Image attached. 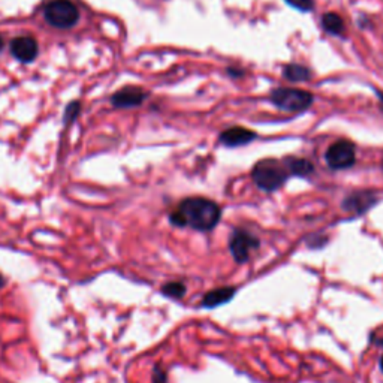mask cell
<instances>
[{
	"label": "cell",
	"mask_w": 383,
	"mask_h": 383,
	"mask_svg": "<svg viewBox=\"0 0 383 383\" xmlns=\"http://www.w3.org/2000/svg\"><path fill=\"white\" fill-rule=\"evenodd\" d=\"M220 216V207L214 201L205 198H187L181 201L177 210L171 213L169 220L174 226H189L201 230V233H207L219 224Z\"/></svg>",
	"instance_id": "cell-1"
},
{
	"label": "cell",
	"mask_w": 383,
	"mask_h": 383,
	"mask_svg": "<svg viewBox=\"0 0 383 383\" xmlns=\"http://www.w3.org/2000/svg\"><path fill=\"white\" fill-rule=\"evenodd\" d=\"M251 178H253L255 185L265 190V192H274L280 189L286 183L289 178V171L285 164H280L274 159H267L258 162L251 171Z\"/></svg>",
	"instance_id": "cell-2"
},
{
	"label": "cell",
	"mask_w": 383,
	"mask_h": 383,
	"mask_svg": "<svg viewBox=\"0 0 383 383\" xmlns=\"http://www.w3.org/2000/svg\"><path fill=\"white\" fill-rule=\"evenodd\" d=\"M44 17L56 29H72L79 19V9L72 0H52L44 8Z\"/></svg>",
	"instance_id": "cell-3"
},
{
	"label": "cell",
	"mask_w": 383,
	"mask_h": 383,
	"mask_svg": "<svg viewBox=\"0 0 383 383\" xmlns=\"http://www.w3.org/2000/svg\"><path fill=\"white\" fill-rule=\"evenodd\" d=\"M269 97L279 109L288 111V113H302L313 104V95L299 88H274Z\"/></svg>",
	"instance_id": "cell-4"
},
{
	"label": "cell",
	"mask_w": 383,
	"mask_h": 383,
	"mask_svg": "<svg viewBox=\"0 0 383 383\" xmlns=\"http://www.w3.org/2000/svg\"><path fill=\"white\" fill-rule=\"evenodd\" d=\"M325 159L328 166L332 169H347L354 166L357 160L355 146L350 141L340 139L328 148Z\"/></svg>",
	"instance_id": "cell-5"
},
{
	"label": "cell",
	"mask_w": 383,
	"mask_h": 383,
	"mask_svg": "<svg viewBox=\"0 0 383 383\" xmlns=\"http://www.w3.org/2000/svg\"><path fill=\"white\" fill-rule=\"evenodd\" d=\"M258 247L259 240L243 229H235L229 238V250L238 264H244V262H247L251 251L256 250Z\"/></svg>",
	"instance_id": "cell-6"
},
{
	"label": "cell",
	"mask_w": 383,
	"mask_h": 383,
	"mask_svg": "<svg viewBox=\"0 0 383 383\" xmlns=\"http://www.w3.org/2000/svg\"><path fill=\"white\" fill-rule=\"evenodd\" d=\"M11 54L22 63H32L38 57L39 45L32 36H18L11 42Z\"/></svg>",
	"instance_id": "cell-7"
},
{
	"label": "cell",
	"mask_w": 383,
	"mask_h": 383,
	"mask_svg": "<svg viewBox=\"0 0 383 383\" xmlns=\"http://www.w3.org/2000/svg\"><path fill=\"white\" fill-rule=\"evenodd\" d=\"M147 97V93L141 87L127 86L120 88L111 96V104L116 108H135L144 102Z\"/></svg>",
	"instance_id": "cell-8"
},
{
	"label": "cell",
	"mask_w": 383,
	"mask_h": 383,
	"mask_svg": "<svg viewBox=\"0 0 383 383\" xmlns=\"http://www.w3.org/2000/svg\"><path fill=\"white\" fill-rule=\"evenodd\" d=\"M256 134L244 127H230L220 135V143L226 147H241L251 143Z\"/></svg>",
	"instance_id": "cell-9"
},
{
	"label": "cell",
	"mask_w": 383,
	"mask_h": 383,
	"mask_svg": "<svg viewBox=\"0 0 383 383\" xmlns=\"http://www.w3.org/2000/svg\"><path fill=\"white\" fill-rule=\"evenodd\" d=\"M377 198L371 194V192H355V194L349 195L343 207L347 211H354V213H364L370 207L376 204Z\"/></svg>",
	"instance_id": "cell-10"
},
{
	"label": "cell",
	"mask_w": 383,
	"mask_h": 383,
	"mask_svg": "<svg viewBox=\"0 0 383 383\" xmlns=\"http://www.w3.org/2000/svg\"><path fill=\"white\" fill-rule=\"evenodd\" d=\"M237 294V288L233 286H225V288H217L207 292L203 298V306L204 308H216L219 306H224L226 302L233 299Z\"/></svg>",
	"instance_id": "cell-11"
},
{
	"label": "cell",
	"mask_w": 383,
	"mask_h": 383,
	"mask_svg": "<svg viewBox=\"0 0 383 383\" xmlns=\"http://www.w3.org/2000/svg\"><path fill=\"white\" fill-rule=\"evenodd\" d=\"M288 171H289V175H297V177H310L311 174H313V165H311L308 160L306 159H288L285 162Z\"/></svg>",
	"instance_id": "cell-12"
},
{
	"label": "cell",
	"mask_w": 383,
	"mask_h": 383,
	"mask_svg": "<svg viewBox=\"0 0 383 383\" xmlns=\"http://www.w3.org/2000/svg\"><path fill=\"white\" fill-rule=\"evenodd\" d=\"M322 26H324L327 33L336 35V36L343 35L346 30L345 22H343V18L336 13L324 14V17H322Z\"/></svg>",
	"instance_id": "cell-13"
},
{
	"label": "cell",
	"mask_w": 383,
	"mask_h": 383,
	"mask_svg": "<svg viewBox=\"0 0 383 383\" xmlns=\"http://www.w3.org/2000/svg\"><path fill=\"white\" fill-rule=\"evenodd\" d=\"M283 75L289 79V81H307L311 78V72L301 65H288L283 69Z\"/></svg>",
	"instance_id": "cell-14"
},
{
	"label": "cell",
	"mask_w": 383,
	"mask_h": 383,
	"mask_svg": "<svg viewBox=\"0 0 383 383\" xmlns=\"http://www.w3.org/2000/svg\"><path fill=\"white\" fill-rule=\"evenodd\" d=\"M164 295L169 298H181L186 294V286L181 281H169L162 288Z\"/></svg>",
	"instance_id": "cell-15"
},
{
	"label": "cell",
	"mask_w": 383,
	"mask_h": 383,
	"mask_svg": "<svg viewBox=\"0 0 383 383\" xmlns=\"http://www.w3.org/2000/svg\"><path fill=\"white\" fill-rule=\"evenodd\" d=\"M79 111H81V105H79L78 100H74V102H70L68 107H66V111H65V125H70L75 122V118L78 117Z\"/></svg>",
	"instance_id": "cell-16"
},
{
	"label": "cell",
	"mask_w": 383,
	"mask_h": 383,
	"mask_svg": "<svg viewBox=\"0 0 383 383\" xmlns=\"http://www.w3.org/2000/svg\"><path fill=\"white\" fill-rule=\"evenodd\" d=\"M286 3L299 11H311L315 8V0H286Z\"/></svg>",
	"instance_id": "cell-17"
},
{
	"label": "cell",
	"mask_w": 383,
	"mask_h": 383,
	"mask_svg": "<svg viewBox=\"0 0 383 383\" xmlns=\"http://www.w3.org/2000/svg\"><path fill=\"white\" fill-rule=\"evenodd\" d=\"M153 383H168L166 371L164 368H160L159 366L155 367V371H153Z\"/></svg>",
	"instance_id": "cell-18"
},
{
	"label": "cell",
	"mask_w": 383,
	"mask_h": 383,
	"mask_svg": "<svg viewBox=\"0 0 383 383\" xmlns=\"http://www.w3.org/2000/svg\"><path fill=\"white\" fill-rule=\"evenodd\" d=\"M5 285H6V279L0 274V289H2Z\"/></svg>",
	"instance_id": "cell-19"
},
{
	"label": "cell",
	"mask_w": 383,
	"mask_h": 383,
	"mask_svg": "<svg viewBox=\"0 0 383 383\" xmlns=\"http://www.w3.org/2000/svg\"><path fill=\"white\" fill-rule=\"evenodd\" d=\"M379 368H380V371L383 373V355H382V358H380V362H379Z\"/></svg>",
	"instance_id": "cell-20"
},
{
	"label": "cell",
	"mask_w": 383,
	"mask_h": 383,
	"mask_svg": "<svg viewBox=\"0 0 383 383\" xmlns=\"http://www.w3.org/2000/svg\"><path fill=\"white\" fill-rule=\"evenodd\" d=\"M2 48H3V38L0 36V52H2Z\"/></svg>",
	"instance_id": "cell-21"
}]
</instances>
